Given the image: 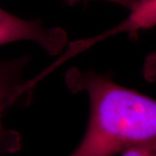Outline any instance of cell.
<instances>
[{
	"label": "cell",
	"mask_w": 156,
	"mask_h": 156,
	"mask_svg": "<svg viewBox=\"0 0 156 156\" xmlns=\"http://www.w3.org/2000/svg\"><path fill=\"white\" fill-rule=\"evenodd\" d=\"M66 83L85 91L90 115L83 138L69 156H114L156 147V100L93 71L70 69Z\"/></svg>",
	"instance_id": "6da1fadb"
},
{
	"label": "cell",
	"mask_w": 156,
	"mask_h": 156,
	"mask_svg": "<svg viewBox=\"0 0 156 156\" xmlns=\"http://www.w3.org/2000/svg\"><path fill=\"white\" fill-rule=\"evenodd\" d=\"M30 58L21 56L0 60V156L15 154L22 147V136L17 131L7 128L4 122L5 113L28 92L24 73Z\"/></svg>",
	"instance_id": "7a4b0ae2"
},
{
	"label": "cell",
	"mask_w": 156,
	"mask_h": 156,
	"mask_svg": "<svg viewBox=\"0 0 156 156\" xmlns=\"http://www.w3.org/2000/svg\"><path fill=\"white\" fill-rule=\"evenodd\" d=\"M67 40L64 30L46 27L37 20L16 17L10 22L0 23V46L19 41H31L55 56L65 49Z\"/></svg>",
	"instance_id": "3957f363"
},
{
	"label": "cell",
	"mask_w": 156,
	"mask_h": 156,
	"mask_svg": "<svg viewBox=\"0 0 156 156\" xmlns=\"http://www.w3.org/2000/svg\"><path fill=\"white\" fill-rule=\"evenodd\" d=\"M156 26V0H139L123 21L94 37L78 41L82 50L119 34H136Z\"/></svg>",
	"instance_id": "277c9868"
},
{
	"label": "cell",
	"mask_w": 156,
	"mask_h": 156,
	"mask_svg": "<svg viewBox=\"0 0 156 156\" xmlns=\"http://www.w3.org/2000/svg\"><path fill=\"white\" fill-rule=\"evenodd\" d=\"M144 76L151 82H156V53L147 58L144 65Z\"/></svg>",
	"instance_id": "5b68a950"
},
{
	"label": "cell",
	"mask_w": 156,
	"mask_h": 156,
	"mask_svg": "<svg viewBox=\"0 0 156 156\" xmlns=\"http://www.w3.org/2000/svg\"><path fill=\"white\" fill-rule=\"evenodd\" d=\"M122 156H156V147L129 149L122 153Z\"/></svg>",
	"instance_id": "8992f818"
},
{
	"label": "cell",
	"mask_w": 156,
	"mask_h": 156,
	"mask_svg": "<svg viewBox=\"0 0 156 156\" xmlns=\"http://www.w3.org/2000/svg\"><path fill=\"white\" fill-rule=\"evenodd\" d=\"M17 16L11 14L8 11H5L3 9L0 8V23H4L10 22L11 20H13Z\"/></svg>",
	"instance_id": "52a82bcc"
}]
</instances>
